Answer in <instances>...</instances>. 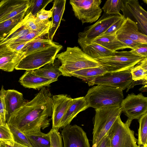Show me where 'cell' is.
Here are the masks:
<instances>
[{
	"instance_id": "obj_35",
	"label": "cell",
	"mask_w": 147,
	"mask_h": 147,
	"mask_svg": "<svg viewBox=\"0 0 147 147\" xmlns=\"http://www.w3.org/2000/svg\"><path fill=\"white\" fill-rule=\"evenodd\" d=\"M9 126L14 142L28 147H32L26 135L17 128Z\"/></svg>"
},
{
	"instance_id": "obj_25",
	"label": "cell",
	"mask_w": 147,
	"mask_h": 147,
	"mask_svg": "<svg viewBox=\"0 0 147 147\" xmlns=\"http://www.w3.org/2000/svg\"><path fill=\"white\" fill-rule=\"evenodd\" d=\"M106 72L107 71L101 66L76 71L71 74L69 77L74 76L77 78L88 83L93 79L102 75Z\"/></svg>"
},
{
	"instance_id": "obj_10",
	"label": "cell",
	"mask_w": 147,
	"mask_h": 147,
	"mask_svg": "<svg viewBox=\"0 0 147 147\" xmlns=\"http://www.w3.org/2000/svg\"><path fill=\"white\" fill-rule=\"evenodd\" d=\"M133 81L130 70L106 72L88 83L89 86L102 85L118 88L122 90L127 88Z\"/></svg>"
},
{
	"instance_id": "obj_19",
	"label": "cell",
	"mask_w": 147,
	"mask_h": 147,
	"mask_svg": "<svg viewBox=\"0 0 147 147\" xmlns=\"http://www.w3.org/2000/svg\"><path fill=\"white\" fill-rule=\"evenodd\" d=\"M121 14H109L104 13L98 20L94 24L85 28L78 34V38L86 40H92L95 38L96 33L108 22Z\"/></svg>"
},
{
	"instance_id": "obj_11",
	"label": "cell",
	"mask_w": 147,
	"mask_h": 147,
	"mask_svg": "<svg viewBox=\"0 0 147 147\" xmlns=\"http://www.w3.org/2000/svg\"><path fill=\"white\" fill-rule=\"evenodd\" d=\"M63 147H90L86 133L76 125H68L61 133Z\"/></svg>"
},
{
	"instance_id": "obj_12",
	"label": "cell",
	"mask_w": 147,
	"mask_h": 147,
	"mask_svg": "<svg viewBox=\"0 0 147 147\" xmlns=\"http://www.w3.org/2000/svg\"><path fill=\"white\" fill-rule=\"evenodd\" d=\"M124 15H127L137 24L140 31L147 34V12L140 5L138 0H124Z\"/></svg>"
},
{
	"instance_id": "obj_27",
	"label": "cell",
	"mask_w": 147,
	"mask_h": 147,
	"mask_svg": "<svg viewBox=\"0 0 147 147\" xmlns=\"http://www.w3.org/2000/svg\"><path fill=\"white\" fill-rule=\"evenodd\" d=\"M26 11L0 23V39L4 38L22 21Z\"/></svg>"
},
{
	"instance_id": "obj_13",
	"label": "cell",
	"mask_w": 147,
	"mask_h": 147,
	"mask_svg": "<svg viewBox=\"0 0 147 147\" xmlns=\"http://www.w3.org/2000/svg\"><path fill=\"white\" fill-rule=\"evenodd\" d=\"M2 39H0V42ZM25 56L24 53L16 51L6 44H0V69L13 71L20 61Z\"/></svg>"
},
{
	"instance_id": "obj_7",
	"label": "cell",
	"mask_w": 147,
	"mask_h": 147,
	"mask_svg": "<svg viewBox=\"0 0 147 147\" xmlns=\"http://www.w3.org/2000/svg\"><path fill=\"white\" fill-rule=\"evenodd\" d=\"M121 121L120 116L107 133L110 147H138L134 131Z\"/></svg>"
},
{
	"instance_id": "obj_47",
	"label": "cell",
	"mask_w": 147,
	"mask_h": 147,
	"mask_svg": "<svg viewBox=\"0 0 147 147\" xmlns=\"http://www.w3.org/2000/svg\"><path fill=\"white\" fill-rule=\"evenodd\" d=\"M29 42L7 45H9L10 48L13 50L18 52H21L22 49Z\"/></svg>"
},
{
	"instance_id": "obj_4",
	"label": "cell",
	"mask_w": 147,
	"mask_h": 147,
	"mask_svg": "<svg viewBox=\"0 0 147 147\" xmlns=\"http://www.w3.org/2000/svg\"><path fill=\"white\" fill-rule=\"evenodd\" d=\"M95 111L92 147H96L122 112L121 105L104 107Z\"/></svg>"
},
{
	"instance_id": "obj_41",
	"label": "cell",
	"mask_w": 147,
	"mask_h": 147,
	"mask_svg": "<svg viewBox=\"0 0 147 147\" xmlns=\"http://www.w3.org/2000/svg\"><path fill=\"white\" fill-rule=\"evenodd\" d=\"M5 91L2 86L0 90V116L6 121V107L4 98Z\"/></svg>"
},
{
	"instance_id": "obj_44",
	"label": "cell",
	"mask_w": 147,
	"mask_h": 147,
	"mask_svg": "<svg viewBox=\"0 0 147 147\" xmlns=\"http://www.w3.org/2000/svg\"><path fill=\"white\" fill-rule=\"evenodd\" d=\"M52 16V12L51 10H46L44 9L39 12L36 17L41 21H45L49 20Z\"/></svg>"
},
{
	"instance_id": "obj_16",
	"label": "cell",
	"mask_w": 147,
	"mask_h": 147,
	"mask_svg": "<svg viewBox=\"0 0 147 147\" xmlns=\"http://www.w3.org/2000/svg\"><path fill=\"white\" fill-rule=\"evenodd\" d=\"M4 98L6 122L14 112L22 107L27 102L24 99L22 93L14 90H6Z\"/></svg>"
},
{
	"instance_id": "obj_46",
	"label": "cell",
	"mask_w": 147,
	"mask_h": 147,
	"mask_svg": "<svg viewBox=\"0 0 147 147\" xmlns=\"http://www.w3.org/2000/svg\"><path fill=\"white\" fill-rule=\"evenodd\" d=\"M96 147H110V141L107 133L100 141Z\"/></svg>"
},
{
	"instance_id": "obj_45",
	"label": "cell",
	"mask_w": 147,
	"mask_h": 147,
	"mask_svg": "<svg viewBox=\"0 0 147 147\" xmlns=\"http://www.w3.org/2000/svg\"><path fill=\"white\" fill-rule=\"evenodd\" d=\"M0 147H28L14 141H0Z\"/></svg>"
},
{
	"instance_id": "obj_26",
	"label": "cell",
	"mask_w": 147,
	"mask_h": 147,
	"mask_svg": "<svg viewBox=\"0 0 147 147\" xmlns=\"http://www.w3.org/2000/svg\"><path fill=\"white\" fill-rule=\"evenodd\" d=\"M24 24L31 31H41L50 30L51 21H41L29 13L25 16L23 19Z\"/></svg>"
},
{
	"instance_id": "obj_37",
	"label": "cell",
	"mask_w": 147,
	"mask_h": 147,
	"mask_svg": "<svg viewBox=\"0 0 147 147\" xmlns=\"http://www.w3.org/2000/svg\"><path fill=\"white\" fill-rule=\"evenodd\" d=\"M59 129L52 128L48 132L50 139V147H63L62 137Z\"/></svg>"
},
{
	"instance_id": "obj_38",
	"label": "cell",
	"mask_w": 147,
	"mask_h": 147,
	"mask_svg": "<svg viewBox=\"0 0 147 147\" xmlns=\"http://www.w3.org/2000/svg\"><path fill=\"white\" fill-rule=\"evenodd\" d=\"M125 19V18L123 15L122 16L115 21L107 30L98 37L106 36L116 34L117 32L120 27Z\"/></svg>"
},
{
	"instance_id": "obj_9",
	"label": "cell",
	"mask_w": 147,
	"mask_h": 147,
	"mask_svg": "<svg viewBox=\"0 0 147 147\" xmlns=\"http://www.w3.org/2000/svg\"><path fill=\"white\" fill-rule=\"evenodd\" d=\"M122 111L128 117L125 122L129 127L132 121L138 119L147 113V97L140 93L129 94L123 100L121 105Z\"/></svg>"
},
{
	"instance_id": "obj_22",
	"label": "cell",
	"mask_w": 147,
	"mask_h": 147,
	"mask_svg": "<svg viewBox=\"0 0 147 147\" xmlns=\"http://www.w3.org/2000/svg\"><path fill=\"white\" fill-rule=\"evenodd\" d=\"M82 39L90 42L97 43L113 52L119 50L130 49L124 44L117 39L116 34L106 36L98 37L90 40Z\"/></svg>"
},
{
	"instance_id": "obj_48",
	"label": "cell",
	"mask_w": 147,
	"mask_h": 147,
	"mask_svg": "<svg viewBox=\"0 0 147 147\" xmlns=\"http://www.w3.org/2000/svg\"><path fill=\"white\" fill-rule=\"evenodd\" d=\"M147 80L143 79L137 81H133L129 87L127 88L126 92L128 91L130 88H133L134 86L137 85L143 84L144 85L147 84Z\"/></svg>"
},
{
	"instance_id": "obj_17",
	"label": "cell",
	"mask_w": 147,
	"mask_h": 147,
	"mask_svg": "<svg viewBox=\"0 0 147 147\" xmlns=\"http://www.w3.org/2000/svg\"><path fill=\"white\" fill-rule=\"evenodd\" d=\"M89 107L84 96L72 99L71 104L61 120L59 128L70 125L73 119L79 113Z\"/></svg>"
},
{
	"instance_id": "obj_8",
	"label": "cell",
	"mask_w": 147,
	"mask_h": 147,
	"mask_svg": "<svg viewBox=\"0 0 147 147\" xmlns=\"http://www.w3.org/2000/svg\"><path fill=\"white\" fill-rule=\"evenodd\" d=\"M100 0H71L69 3L76 17L82 23H92L101 16Z\"/></svg>"
},
{
	"instance_id": "obj_6",
	"label": "cell",
	"mask_w": 147,
	"mask_h": 147,
	"mask_svg": "<svg viewBox=\"0 0 147 147\" xmlns=\"http://www.w3.org/2000/svg\"><path fill=\"white\" fill-rule=\"evenodd\" d=\"M62 47V45L58 43L55 45L26 56L15 69L26 71L34 70L41 68L54 60L56 55Z\"/></svg>"
},
{
	"instance_id": "obj_34",
	"label": "cell",
	"mask_w": 147,
	"mask_h": 147,
	"mask_svg": "<svg viewBox=\"0 0 147 147\" xmlns=\"http://www.w3.org/2000/svg\"><path fill=\"white\" fill-rule=\"evenodd\" d=\"M49 30H45L39 32L30 31L26 35L19 38L4 44H9L29 42L36 38L45 36L47 34Z\"/></svg>"
},
{
	"instance_id": "obj_24",
	"label": "cell",
	"mask_w": 147,
	"mask_h": 147,
	"mask_svg": "<svg viewBox=\"0 0 147 147\" xmlns=\"http://www.w3.org/2000/svg\"><path fill=\"white\" fill-rule=\"evenodd\" d=\"M57 44L49 39L47 36L46 38L42 36L29 42L22 49L21 52L24 53L26 56L36 51L55 45Z\"/></svg>"
},
{
	"instance_id": "obj_39",
	"label": "cell",
	"mask_w": 147,
	"mask_h": 147,
	"mask_svg": "<svg viewBox=\"0 0 147 147\" xmlns=\"http://www.w3.org/2000/svg\"><path fill=\"white\" fill-rule=\"evenodd\" d=\"M14 141L12 134L9 125L5 124L0 125V141Z\"/></svg>"
},
{
	"instance_id": "obj_36",
	"label": "cell",
	"mask_w": 147,
	"mask_h": 147,
	"mask_svg": "<svg viewBox=\"0 0 147 147\" xmlns=\"http://www.w3.org/2000/svg\"><path fill=\"white\" fill-rule=\"evenodd\" d=\"M133 81L147 79V70L137 64L130 69Z\"/></svg>"
},
{
	"instance_id": "obj_43",
	"label": "cell",
	"mask_w": 147,
	"mask_h": 147,
	"mask_svg": "<svg viewBox=\"0 0 147 147\" xmlns=\"http://www.w3.org/2000/svg\"><path fill=\"white\" fill-rule=\"evenodd\" d=\"M117 38L131 49H135L143 44L135 41L129 38Z\"/></svg>"
},
{
	"instance_id": "obj_3",
	"label": "cell",
	"mask_w": 147,
	"mask_h": 147,
	"mask_svg": "<svg viewBox=\"0 0 147 147\" xmlns=\"http://www.w3.org/2000/svg\"><path fill=\"white\" fill-rule=\"evenodd\" d=\"M89 107L95 109L121 105L124 99L123 90L111 86L97 85L90 88L84 96Z\"/></svg>"
},
{
	"instance_id": "obj_2",
	"label": "cell",
	"mask_w": 147,
	"mask_h": 147,
	"mask_svg": "<svg viewBox=\"0 0 147 147\" xmlns=\"http://www.w3.org/2000/svg\"><path fill=\"white\" fill-rule=\"evenodd\" d=\"M56 58L61 63L59 69L65 76L69 77L71 74L76 71L102 66L78 47H67L65 51L56 55Z\"/></svg>"
},
{
	"instance_id": "obj_20",
	"label": "cell",
	"mask_w": 147,
	"mask_h": 147,
	"mask_svg": "<svg viewBox=\"0 0 147 147\" xmlns=\"http://www.w3.org/2000/svg\"><path fill=\"white\" fill-rule=\"evenodd\" d=\"M66 0H55L50 10L52 12L51 26L47 34L48 38L53 40L59 27L65 10Z\"/></svg>"
},
{
	"instance_id": "obj_40",
	"label": "cell",
	"mask_w": 147,
	"mask_h": 147,
	"mask_svg": "<svg viewBox=\"0 0 147 147\" xmlns=\"http://www.w3.org/2000/svg\"><path fill=\"white\" fill-rule=\"evenodd\" d=\"M29 0H26L23 4L18 7L4 18L0 22H2L24 11H26L28 6Z\"/></svg>"
},
{
	"instance_id": "obj_29",
	"label": "cell",
	"mask_w": 147,
	"mask_h": 147,
	"mask_svg": "<svg viewBox=\"0 0 147 147\" xmlns=\"http://www.w3.org/2000/svg\"><path fill=\"white\" fill-rule=\"evenodd\" d=\"M26 136L32 147H50V139L49 133L45 134L41 132L34 135Z\"/></svg>"
},
{
	"instance_id": "obj_30",
	"label": "cell",
	"mask_w": 147,
	"mask_h": 147,
	"mask_svg": "<svg viewBox=\"0 0 147 147\" xmlns=\"http://www.w3.org/2000/svg\"><path fill=\"white\" fill-rule=\"evenodd\" d=\"M104 12L109 14H121L124 11V0H108L101 8Z\"/></svg>"
},
{
	"instance_id": "obj_32",
	"label": "cell",
	"mask_w": 147,
	"mask_h": 147,
	"mask_svg": "<svg viewBox=\"0 0 147 147\" xmlns=\"http://www.w3.org/2000/svg\"><path fill=\"white\" fill-rule=\"evenodd\" d=\"M30 31L24 24L23 20L12 31L3 39L0 44H6L26 35Z\"/></svg>"
},
{
	"instance_id": "obj_50",
	"label": "cell",
	"mask_w": 147,
	"mask_h": 147,
	"mask_svg": "<svg viewBox=\"0 0 147 147\" xmlns=\"http://www.w3.org/2000/svg\"><path fill=\"white\" fill-rule=\"evenodd\" d=\"M6 123V121L2 118L0 116V125H5Z\"/></svg>"
},
{
	"instance_id": "obj_21",
	"label": "cell",
	"mask_w": 147,
	"mask_h": 147,
	"mask_svg": "<svg viewBox=\"0 0 147 147\" xmlns=\"http://www.w3.org/2000/svg\"><path fill=\"white\" fill-rule=\"evenodd\" d=\"M78 42L86 54L95 59L107 57L114 52L95 43L78 38Z\"/></svg>"
},
{
	"instance_id": "obj_28",
	"label": "cell",
	"mask_w": 147,
	"mask_h": 147,
	"mask_svg": "<svg viewBox=\"0 0 147 147\" xmlns=\"http://www.w3.org/2000/svg\"><path fill=\"white\" fill-rule=\"evenodd\" d=\"M26 0H3L0 2V23L14 9Z\"/></svg>"
},
{
	"instance_id": "obj_1",
	"label": "cell",
	"mask_w": 147,
	"mask_h": 147,
	"mask_svg": "<svg viewBox=\"0 0 147 147\" xmlns=\"http://www.w3.org/2000/svg\"><path fill=\"white\" fill-rule=\"evenodd\" d=\"M49 89L44 87L34 98L14 112L6 123L17 128L26 135L41 132L50 125L52 98Z\"/></svg>"
},
{
	"instance_id": "obj_5",
	"label": "cell",
	"mask_w": 147,
	"mask_h": 147,
	"mask_svg": "<svg viewBox=\"0 0 147 147\" xmlns=\"http://www.w3.org/2000/svg\"><path fill=\"white\" fill-rule=\"evenodd\" d=\"M143 58L132 54L130 51H116L107 57L95 59L107 72L129 70Z\"/></svg>"
},
{
	"instance_id": "obj_33",
	"label": "cell",
	"mask_w": 147,
	"mask_h": 147,
	"mask_svg": "<svg viewBox=\"0 0 147 147\" xmlns=\"http://www.w3.org/2000/svg\"><path fill=\"white\" fill-rule=\"evenodd\" d=\"M53 1V0H29L28 7L25 16L30 13L36 17L39 12L45 9L47 5Z\"/></svg>"
},
{
	"instance_id": "obj_18",
	"label": "cell",
	"mask_w": 147,
	"mask_h": 147,
	"mask_svg": "<svg viewBox=\"0 0 147 147\" xmlns=\"http://www.w3.org/2000/svg\"><path fill=\"white\" fill-rule=\"evenodd\" d=\"M57 81L38 76L32 70L26 71L20 78L19 82L25 88L39 90L49 86L51 84Z\"/></svg>"
},
{
	"instance_id": "obj_14",
	"label": "cell",
	"mask_w": 147,
	"mask_h": 147,
	"mask_svg": "<svg viewBox=\"0 0 147 147\" xmlns=\"http://www.w3.org/2000/svg\"><path fill=\"white\" fill-rule=\"evenodd\" d=\"M52 98V128L59 129L61 120L71 104L72 98L67 94L54 95Z\"/></svg>"
},
{
	"instance_id": "obj_23",
	"label": "cell",
	"mask_w": 147,
	"mask_h": 147,
	"mask_svg": "<svg viewBox=\"0 0 147 147\" xmlns=\"http://www.w3.org/2000/svg\"><path fill=\"white\" fill-rule=\"evenodd\" d=\"M60 63L58 59H55L45 65L43 67L32 70V71L38 76L57 80L58 77L62 75L59 69Z\"/></svg>"
},
{
	"instance_id": "obj_15",
	"label": "cell",
	"mask_w": 147,
	"mask_h": 147,
	"mask_svg": "<svg viewBox=\"0 0 147 147\" xmlns=\"http://www.w3.org/2000/svg\"><path fill=\"white\" fill-rule=\"evenodd\" d=\"M116 37L129 38L137 42L147 44V36L141 32L137 24L128 17L125 18L116 33Z\"/></svg>"
},
{
	"instance_id": "obj_49",
	"label": "cell",
	"mask_w": 147,
	"mask_h": 147,
	"mask_svg": "<svg viewBox=\"0 0 147 147\" xmlns=\"http://www.w3.org/2000/svg\"><path fill=\"white\" fill-rule=\"evenodd\" d=\"M143 86L139 89L142 92H146L147 90V84L143 85Z\"/></svg>"
},
{
	"instance_id": "obj_42",
	"label": "cell",
	"mask_w": 147,
	"mask_h": 147,
	"mask_svg": "<svg viewBox=\"0 0 147 147\" xmlns=\"http://www.w3.org/2000/svg\"><path fill=\"white\" fill-rule=\"evenodd\" d=\"M130 51L135 55L143 58L147 57V44H143L135 49H131Z\"/></svg>"
},
{
	"instance_id": "obj_31",
	"label": "cell",
	"mask_w": 147,
	"mask_h": 147,
	"mask_svg": "<svg viewBox=\"0 0 147 147\" xmlns=\"http://www.w3.org/2000/svg\"><path fill=\"white\" fill-rule=\"evenodd\" d=\"M139 127L138 129V147H147V113L138 119Z\"/></svg>"
}]
</instances>
